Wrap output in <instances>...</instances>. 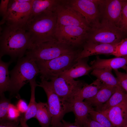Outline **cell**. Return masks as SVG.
I'll return each mask as SVG.
<instances>
[{"label":"cell","mask_w":127,"mask_h":127,"mask_svg":"<svg viewBox=\"0 0 127 127\" xmlns=\"http://www.w3.org/2000/svg\"><path fill=\"white\" fill-rule=\"evenodd\" d=\"M32 44L24 26H6L0 38V58L8 55L12 62L24 57Z\"/></svg>","instance_id":"6da1fadb"},{"label":"cell","mask_w":127,"mask_h":127,"mask_svg":"<svg viewBox=\"0 0 127 127\" xmlns=\"http://www.w3.org/2000/svg\"><path fill=\"white\" fill-rule=\"evenodd\" d=\"M57 24L55 11H50L30 18L24 27L32 44H36L56 40L55 34Z\"/></svg>","instance_id":"7a4b0ae2"},{"label":"cell","mask_w":127,"mask_h":127,"mask_svg":"<svg viewBox=\"0 0 127 127\" xmlns=\"http://www.w3.org/2000/svg\"><path fill=\"white\" fill-rule=\"evenodd\" d=\"M10 81L8 91L11 95H17L21 88L40 73L36 61L26 56L19 59L9 72Z\"/></svg>","instance_id":"3957f363"},{"label":"cell","mask_w":127,"mask_h":127,"mask_svg":"<svg viewBox=\"0 0 127 127\" xmlns=\"http://www.w3.org/2000/svg\"><path fill=\"white\" fill-rule=\"evenodd\" d=\"M80 50L56 40L32 44L25 55L36 61L50 60Z\"/></svg>","instance_id":"277c9868"},{"label":"cell","mask_w":127,"mask_h":127,"mask_svg":"<svg viewBox=\"0 0 127 127\" xmlns=\"http://www.w3.org/2000/svg\"><path fill=\"white\" fill-rule=\"evenodd\" d=\"M80 51L64 55L50 60L36 61L40 71L41 80H50L71 67L76 61Z\"/></svg>","instance_id":"5b68a950"},{"label":"cell","mask_w":127,"mask_h":127,"mask_svg":"<svg viewBox=\"0 0 127 127\" xmlns=\"http://www.w3.org/2000/svg\"><path fill=\"white\" fill-rule=\"evenodd\" d=\"M125 33L118 27L102 19L97 25L91 27L86 41L94 43L113 44L123 39Z\"/></svg>","instance_id":"8992f818"},{"label":"cell","mask_w":127,"mask_h":127,"mask_svg":"<svg viewBox=\"0 0 127 127\" xmlns=\"http://www.w3.org/2000/svg\"><path fill=\"white\" fill-rule=\"evenodd\" d=\"M37 86L42 88L46 94L52 117L51 126L58 127L64 115L71 111V104L63 100L55 93L49 81L41 80Z\"/></svg>","instance_id":"52a82bcc"},{"label":"cell","mask_w":127,"mask_h":127,"mask_svg":"<svg viewBox=\"0 0 127 127\" xmlns=\"http://www.w3.org/2000/svg\"><path fill=\"white\" fill-rule=\"evenodd\" d=\"M33 0H10L7 12L0 21V25L24 27L30 15Z\"/></svg>","instance_id":"ba28073f"},{"label":"cell","mask_w":127,"mask_h":127,"mask_svg":"<svg viewBox=\"0 0 127 127\" xmlns=\"http://www.w3.org/2000/svg\"><path fill=\"white\" fill-rule=\"evenodd\" d=\"M49 81L55 93L63 100L71 103L75 95L87 84L60 75L53 77Z\"/></svg>","instance_id":"9c48e42d"},{"label":"cell","mask_w":127,"mask_h":127,"mask_svg":"<svg viewBox=\"0 0 127 127\" xmlns=\"http://www.w3.org/2000/svg\"><path fill=\"white\" fill-rule=\"evenodd\" d=\"M89 30L80 27L57 24L55 38L61 43L78 48L86 41Z\"/></svg>","instance_id":"30bf717a"},{"label":"cell","mask_w":127,"mask_h":127,"mask_svg":"<svg viewBox=\"0 0 127 127\" xmlns=\"http://www.w3.org/2000/svg\"><path fill=\"white\" fill-rule=\"evenodd\" d=\"M55 12L58 25L80 27L88 29L90 28L83 16L63 0H59Z\"/></svg>","instance_id":"8fae6325"},{"label":"cell","mask_w":127,"mask_h":127,"mask_svg":"<svg viewBox=\"0 0 127 127\" xmlns=\"http://www.w3.org/2000/svg\"><path fill=\"white\" fill-rule=\"evenodd\" d=\"M63 1L81 14L90 27L96 26L100 23L99 18L100 16L98 6L92 0Z\"/></svg>","instance_id":"7c38bea8"},{"label":"cell","mask_w":127,"mask_h":127,"mask_svg":"<svg viewBox=\"0 0 127 127\" xmlns=\"http://www.w3.org/2000/svg\"><path fill=\"white\" fill-rule=\"evenodd\" d=\"M125 0H101L98 7L102 19L118 27Z\"/></svg>","instance_id":"4fadbf2b"},{"label":"cell","mask_w":127,"mask_h":127,"mask_svg":"<svg viewBox=\"0 0 127 127\" xmlns=\"http://www.w3.org/2000/svg\"><path fill=\"white\" fill-rule=\"evenodd\" d=\"M119 43L109 44L86 41L83 45V48L80 51L76 61L79 59L95 55L104 54L114 55L116 47Z\"/></svg>","instance_id":"5bb4252c"},{"label":"cell","mask_w":127,"mask_h":127,"mask_svg":"<svg viewBox=\"0 0 127 127\" xmlns=\"http://www.w3.org/2000/svg\"><path fill=\"white\" fill-rule=\"evenodd\" d=\"M99 112L107 116L114 127H123L127 123V99L115 106Z\"/></svg>","instance_id":"9a60e30c"},{"label":"cell","mask_w":127,"mask_h":127,"mask_svg":"<svg viewBox=\"0 0 127 127\" xmlns=\"http://www.w3.org/2000/svg\"><path fill=\"white\" fill-rule=\"evenodd\" d=\"M71 111L75 116L74 124L83 127L89 116L91 111L94 109L93 107L85 101H73L71 103Z\"/></svg>","instance_id":"2e32d148"},{"label":"cell","mask_w":127,"mask_h":127,"mask_svg":"<svg viewBox=\"0 0 127 127\" xmlns=\"http://www.w3.org/2000/svg\"><path fill=\"white\" fill-rule=\"evenodd\" d=\"M88 60V57L77 60L72 66L59 75L74 79L88 75L93 70L87 64Z\"/></svg>","instance_id":"e0dca14e"},{"label":"cell","mask_w":127,"mask_h":127,"mask_svg":"<svg viewBox=\"0 0 127 127\" xmlns=\"http://www.w3.org/2000/svg\"><path fill=\"white\" fill-rule=\"evenodd\" d=\"M90 64L93 69L96 68H105L111 70L118 69L127 65V57L105 59L100 58L97 56L95 60L91 62Z\"/></svg>","instance_id":"ac0fdd59"},{"label":"cell","mask_w":127,"mask_h":127,"mask_svg":"<svg viewBox=\"0 0 127 127\" xmlns=\"http://www.w3.org/2000/svg\"><path fill=\"white\" fill-rule=\"evenodd\" d=\"M116 87L103 83L102 86L94 96L85 99L84 101L92 107H98L109 100L114 92Z\"/></svg>","instance_id":"d6986e66"},{"label":"cell","mask_w":127,"mask_h":127,"mask_svg":"<svg viewBox=\"0 0 127 127\" xmlns=\"http://www.w3.org/2000/svg\"><path fill=\"white\" fill-rule=\"evenodd\" d=\"M59 0H33L30 18L41 14L55 11Z\"/></svg>","instance_id":"ffe728a7"},{"label":"cell","mask_w":127,"mask_h":127,"mask_svg":"<svg viewBox=\"0 0 127 127\" xmlns=\"http://www.w3.org/2000/svg\"><path fill=\"white\" fill-rule=\"evenodd\" d=\"M102 84L101 82L97 79L90 84H86L75 95L71 102L73 101H83L84 99L93 97L100 88Z\"/></svg>","instance_id":"44dd1931"},{"label":"cell","mask_w":127,"mask_h":127,"mask_svg":"<svg viewBox=\"0 0 127 127\" xmlns=\"http://www.w3.org/2000/svg\"><path fill=\"white\" fill-rule=\"evenodd\" d=\"M127 99V93L120 86L116 87L114 92L109 100L100 106L96 108V111H103L115 106Z\"/></svg>","instance_id":"7402d4cb"},{"label":"cell","mask_w":127,"mask_h":127,"mask_svg":"<svg viewBox=\"0 0 127 127\" xmlns=\"http://www.w3.org/2000/svg\"><path fill=\"white\" fill-rule=\"evenodd\" d=\"M112 70L105 68L95 69H93L91 74L106 85L115 87L120 86L117 78L112 74Z\"/></svg>","instance_id":"603a6c76"},{"label":"cell","mask_w":127,"mask_h":127,"mask_svg":"<svg viewBox=\"0 0 127 127\" xmlns=\"http://www.w3.org/2000/svg\"><path fill=\"white\" fill-rule=\"evenodd\" d=\"M35 117L38 120L41 127L50 126L52 117L47 103L40 102L37 103Z\"/></svg>","instance_id":"cb8c5ba5"},{"label":"cell","mask_w":127,"mask_h":127,"mask_svg":"<svg viewBox=\"0 0 127 127\" xmlns=\"http://www.w3.org/2000/svg\"><path fill=\"white\" fill-rule=\"evenodd\" d=\"M12 62L10 60L8 62H5L0 58V96L4 95V92L8 91L10 81L8 67Z\"/></svg>","instance_id":"d4e9b609"},{"label":"cell","mask_w":127,"mask_h":127,"mask_svg":"<svg viewBox=\"0 0 127 127\" xmlns=\"http://www.w3.org/2000/svg\"><path fill=\"white\" fill-rule=\"evenodd\" d=\"M36 78H35L29 82L31 88L30 99L27 110L23 116L24 120L26 122L32 118L35 117L37 111V103L35 101V91L37 84L36 81Z\"/></svg>","instance_id":"484cf974"},{"label":"cell","mask_w":127,"mask_h":127,"mask_svg":"<svg viewBox=\"0 0 127 127\" xmlns=\"http://www.w3.org/2000/svg\"><path fill=\"white\" fill-rule=\"evenodd\" d=\"M89 117L106 127H114L107 116L102 112L93 109L90 112Z\"/></svg>","instance_id":"4316f807"},{"label":"cell","mask_w":127,"mask_h":127,"mask_svg":"<svg viewBox=\"0 0 127 127\" xmlns=\"http://www.w3.org/2000/svg\"><path fill=\"white\" fill-rule=\"evenodd\" d=\"M0 122L6 120L7 113L10 103V100L4 97L0 96Z\"/></svg>","instance_id":"83f0119b"},{"label":"cell","mask_w":127,"mask_h":127,"mask_svg":"<svg viewBox=\"0 0 127 127\" xmlns=\"http://www.w3.org/2000/svg\"><path fill=\"white\" fill-rule=\"evenodd\" d=\"M114 56L116 57H127V38L123 39L118 43Z\"/></svg>","instance_id":"f1b7e54d"},{"label":"cell","mask_w":127,"mask_h":127,"mask_svg":"<svg viewBox=\"0 0 127 127\" xmlns=\"http://www.w3.org/2000/svg\"><path fill=\"white\" fill-rule=\"evenodd\" d=\"M20 113L16 107L11 103L7 113L6 119L20 122Z\"/></svg>","instance_id":"f546056e"},{"label":"cell","mask_w":127,"mask_h":127,"mask_svg":"<svg viewBox=\"0 0 127 127\" xmlns=\"http://www.w3.org/2000/svg\"><path fill=\"white\" fill-rule=\"evenodd\" d=\"M118 27L123 32L127 33V0L123 5Z\"/></svg>","instance_id":"4dcf8cb0"},{"label":"cell","mask_w":127,"mask_h":127,"mask_svg":"<svg viewBox=\"0 0 127 127\" xmlns=\"http://www.w3.org/2000/svg\"><path fill=\"white\" fill-rule=\"evenodd\" d=\"M114 70L120 86L127 93V74L119 71L118 69Z\"/></svg>","instance_id":"1f68e13d"},{"label":"cell","mask_w":127,"mask_h":127,"mask_svg":"<svg viewBox=\"0 0 127 127\" xmlns=\"http://www.w3.org/2000/svg\"><path fill=\"white\" fill-rule=\"evenodd\" d=\"M9 0H1L0 4V14L2 18L6 15L8 11Z\"/></svg>","instance_id":"d6a6232c"},{"label":"cell","mask_w":127,"mask_h":127,"mask_svg":"<svg viewBox=\"0 0 127 127\" xmlns=\"http://www.w3.org/2000/svg\"><path fill=\"white\" fill-rule=\"evenodd\" d=\"M16 107L21 113L24 114L27 110L28 105L24 100L20 99L18 101Z\"/></svg>","instance_id":"836d02e7"},{"label":"cell","mask_w":127,"mask_h":127,"mask_svg":"<svg viewBox=\"0 0 127 127\" xmlns=\"http://www.w3.org/2000/svg\"><path fill=\"white\" fill-rule=\"evenodd\" d=\"M20 123L6 119L0 122V127H20Z\"/></svg>","instance_id":"e575fe53"},{"label":"cell","mask_w":127,"mask_h":127,"mask_svg":"<svg viewBox=\"0 0 127 127\" xmlns=\"http://www.w3.org/2000/svg\"><path fill=\"white\" fill-rule=\"evenodd\" d=\"M83 127H106L92 120L89 116Z\"/></svg>","instance_id":"d590c367"},{"label":"cell","mask_w":127,"mask_h":127,"mask_svg":"<svg viewBox=\"0 0 127 127\" xmlns=\"http://www.w3.org/2000/svg\"><path fill=\"white\" fill-rule=\"evenodd\" d=\"M58 127H84L76 125L74 123L67 121L63 119Z\"/></svg>","instance_id":"8d00e7d4"},{"label":"cell","mask_w":127,"mask_h":127,"mask_svg":"<svg viewBox=\"0 0 127 127\" xmlns=\"http://www.w3.org/2000/svg\"><path fill=\"white\" fill-rule=\"evenodd\" d=\"M21 127H29L26 123V122L23 119V116L21 117L20 120Z\"/></svg>","instance_id":"74e56055"},{"label":"cell","mask_w":127,"mask_h":127,"mask_svg":"<svg viewBox=\"0 0 127 127\" xmlns=\"http://www.w3.org/2000/svg\"><path fill=\"white\" fill-rule=\"evenodd\" d=\"M124 69L126 71V73L127 74V65H126L122 68Z\"/></svg>","instance_id":"f35d334b"},{"label":"cell","mask_w":127,"mask_h":127,"mask_svg":"<svg viewBox=\"0 0 127 127\" xmlns=\"http://www.w3.org/2000/svg\"><path fill=\"white\" fill-rule=\"evenodd\" d=\"M123 127H127V123Z\"/></svg>","instance_id":"ab89813d"},{"label":"cell","mask_w":127,"mask_h":127,"mask_svg":"<svg viewBox=\"0 0 127 127\" xmlns=\"http://www.w3.org/2000/svg\"><path fill=\"white\" fill-rule=\"evenodd\" d=\"M54 127V126H50V127Z\"/></svg>","instance_id":"60d3db41"}]
</instances>
